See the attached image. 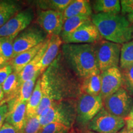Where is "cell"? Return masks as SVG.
<instances>
[{
	"label": "cell",
	"instance_id": "obj_1",
	"mask_svg": "<svg viewBox=\"0 0 133 133\" xmlns=\"http://www.w3.org/2000/svg\"><path fill=\"white\" fill-rule=\"evenodd\" d=\"M40 78L43 102L76 100L82 94V80L71 70L61 52Z\"/></svg>",
	"mask_w": 133,
	"mask_h": 133
},
{
	"label": "cell",
	"instance_id": "obj_2",
	"mask_svg": "<svg viewBox=\"0 0 133 133\" xmlns=\"http://www.w3.org/2000/svg\"><path fill=\"white\" fill-rule=\"evenodd\" d=\"M61 54L66 64L81 80L100 74L96 60L94 44H62Z\"/></svg>",
	"mask_w": 133,
	"mask_h": 133
},
{
	"label": "cell",
	"instance_id": "obj_3",
	"mask_svg": "<svg viewBox=\"0 0 133 133\" xmlns=\"http://www.w3.org/2000/svg\"><path fill=\"white\" fill-rule=\"evenodd\" d=\"M101 37L106 41L122 45L132 40L131 24L125 16L114 14H94L91 16Z\"/></svg>",
	"mask_w": 133,
	"mask_h": 133
},
{
	"label": "cell",
	"instance_id": "obj_4",
	"mask_svg": "<svg viewBox=\"0 0 133 133\" xmlns=\"http://www.w3.org/2000/svg\"><path fill=\"white\" fill-rule=\"evenodd\" d=\"M76 100L54 101L39 116L41 127L51 123H58L72 128L76 119Z\"/></svg>",
	"mask_w": 133,
	"mask_h": 133
},
{
	"label": "cell",
	"instance_id": "obj_5",
	"mask_svg": "<svg viewBox=\"0 0 133 133\" xmlns=\"http://www.w3.org/2000/svg\"><path fill=\"white\" fill-rule=\"evenodd\" d=\"M103 107L101 96H92L82 93L76 100V127L83 131L87 130L90 121Z\"/></svg>",
	"mask_w": 133,
	"mask_h": 133
},
{
	"label": "cell",
	"instance_id": "obj_6",
	"mask_svg": "<svg viewBox=\"0 0 133 133\" xmlns=\"http://www.w3.org/2000/svg\"><path fill=\"white\" fill-rule=\"evenodd\" d=\"M94 45L96 62L101 73L111 68L118 67L121 44L101 40Z\"/></svg>",
	"mask_w": 133,
	"mask_h": 133
},
{
	"label": "cell",
	"instance_id": "obj_7",
	"mask_svg": "<svg viewBox=\"0 0 133 133\" xmlns=\"http://www.w3.org/2000/svg\"><path fill=\"white\" fill-rule=\"evenodd\" d=\"M124 126V118L110 114L103 107L90 121L87 129L96 133H117Z\"/></svg>",
	"mask_w": 133,
	"mask_h": 133
},
{
	"label": "cell",
	"instance_id": "obj_8",
	"mask_svg": "<svg viewBox=\"0 0 133 133\" xmlns=\"http://www.w3.org/2000/svg\"><path fill=\"white\" fill-rule=\"evenodd\" d=\"M47 38L46 33L38 25L27 27L14 38V58L18 54L44 42Z\"/></svg>",
	"mask_w": 133,
	"mask_h": 133
},
{
	"label": "cell",
	"instance_id": "obj_9",
	"mask_svg": "<svg viewBox=\"0 0 133 133\" xmlns=\"http://www.w3.org/2000/svg\"><path fill=\"white\" fill-rule=\"evenodd\" d=\"M103 107L114 115L124 118L133 107V97L123 88L103 100Z\"/></svg>",
	"mask_w": 133,
	"mask_h": 133
},
{
	"label": "cell",
	"instance_id": "obj_10",
	"mask_svg": "<svg viewBox=\"0 0 133 133\" xmlns=\"http://www.w3.org/2000/svg\"><path fill=\"white\" fill-rule=\"evenodd\" d=\"M34 18L32 9L19 11L0 28V37L15 38L29 26Z\"/></svg>",
	"mask_w": 133,
	"mask_h": 133
},
{
	"label": "cell",
	"instance_id": "obj_11",
	"mask_svg": "<svg viewBox=\"0 0 133 133\" xmlns=\"http://www.w3.org/2000/svg\"><path fill=\"white\" fill-rule=\"evenodd\" d=\"M61 39L64 44H94L102 38L91 19Z\"/></svg>",
	"mask_w": 133,
	"mask_h": 133
},
{
	"label": "cell",
	"instance_id": "obj_12",
	"mask_svg": "<svg viewBox=\"0 0 133 133\" xmlns=\"http://www.w3.org/2000/svg\"><path fill=\"white\" fill-rule=\"evenodd\" d=\"M64 22L62 12L50 10L38 11L36 19V24L46 33L48 37L60 36Z\"/></svg>",
	"mask_w": 133,
	"mask_h": 133
},
{
	"label": "cell",
	"instance_id": "obj_13",
	"mask_svg": "<svg viewBox=\"0 0 133 133\" xmlns=\"http://www.w3.org/2000/svg\"><path fill=\"white\" fill-rule=\"evenodd\" d=\"M102 100L112 95L122 88V75L119 67H113L101 73Z\"/></svg>",
	"mask_w": 133,
	"mask_h": 133
},
{
	"label": "cell",
	"instance_id": "obj_14",
	"mask_svg": "<svg viewBox=\"0 0 133 133\" xmlns=\"http://www.w3.org/2000/svg\"><path fill=\"white\" fill-rule=\"evenodd\" d=\"M26 108L25 103L8 105V113L5 122L12 126L17 133H24L27 120Z\"/></svg>",
	"mask_w": 133,
	"mask_h": 133
},
{
	"label": "cell",
	"instance_id": "obj_15",
	"mask_svg": "<svg viewBox=\"0 0 133 133\" xmlns=\"http://www.w3.org/2000/svg\"><path fill=\"white\" fill-rule=\"evenodd\" d=\"M48 44V38L44 41V44L37 53L35 57L31 60V62H30L26 65L25 66L19 74H18L19 79L20 87L21 84L26 81L29 79H33L34 78L38 77L39 75L40 74V62L42 59V57L45 52L46 48Z\"/></svg>",
	"mask_w": 133,
	"mask_h": 133
},
{
	"label": "cell",
	"instance_id": "obj_16",
	"mask_svg": "<svg viewBox=\"0 0 133 133\" xmlns=\"http://www.w3.org/2000/svg\"><path fill=\"white\" fill-rule=\"evenodd\" d=\"M48 38V44L40 62L39 73L43 74L54 62L60 53L63 42L60 36H52Z\"/></svg>",
	"mask_w": 133,
	"mask_h": 133
},
{
	"label": "cell",
	"instance_id": "obj_17",
	"mask_svg": "<svg viewBox=\"0 0 133 133\" xmlns=\"http://www.w3.org/2000/svg\"><path fill=\"white\" fill-rule=\"evenodd\" d=\"M62 14L64 20L75 16L91 17L92 15V5L89 1L72 0Z\"/></svg>",
	"mask_w": 133,
	"mask_h": 133
},
{
	"label": "cell",
	"instance_id": "obj_18",
	"mask_svg": "<svg viewBox=\"0 0 133 133\" xmlns=\"http://www.w3.org/2000/svg\"><path fill=\"white\" fill-rule=\"evenodd\" d=\"M44 41L35 47L18 54L14 58H13L9 62V64L12 66L13 71L17 74H19L25 66L35 57L36 55L44 44Z\"/></svg>",
	"mask_w": 133,
	"mask_h": 133
},
{
	"label": "cell",
	"instance_id": "obj_19",
	"mask_svg": "<svg viewBox=\"0 0 133 133\" xmlns=\"http://www.w3.org/2000/svg\"><path fill=\"white\" fill-rule=\"evenodd\" d=\"M41 97H42V91H41V78H39L36 81L32 94L29 101L26 103V118L29 119L30 118L37 115L38 109L40 104Z\"/></svg>",
	"mask_w": 133,
	"mask_h": 133
},
{
	"label": "cell",
	"instance_id": "obj_20",
	"mask_svg": "<svg viewBox=\"0 0 133 133\" xmlns=\"http://www.w3.org/2000/svg\"><path fill=\"white\" fill-rule=\"evenodd\" d=\"M37 78L38 77L34 78L22 83L19 88V92L13 99L10 100L8 104V105H12L15 104H22V103L26 104L32 94L36 82L38 79Z\"/></svg>",
	"mask_w": 133,
	"mask_h": 133
},
{
	"label": "cell",
	"instance_id": "obj_21",
	"mask_svg": "<svg viewBox=\"0 0 133 133\" xmlns=\"http://www.w3.org/2000/svg\"><path fill=\"white\" fill-rule=\"evenodd\" d=\"M92 9L96 14H118L121 11L118 0H96L92 1Z\"/></svg>",
	"mask_w": 133,
	"mask_h": 133
},
{
	"label": "cell",
	"instance_id": "obj_22",
	"mask_svg": "<svg viewBox=\"0 0 133 133\" xmlns=\"http://www.w3.org/2000/svg\"><path fill=\"white\" fill-rule=\"evenodd\" d=\"M81 89L82 93L92 96H100L101 91V74L92 75L83 79Z\"/></svg>",
	"mask_w": 133,
	"mask_h": 133
},
{
	"label": "cell",
	"instance_id": "obj_23",
	"mask_svg": "<svg viewBox=\"0 0 133 133\" xmlns=\"http://www.w3.org/2000/svg\"><path fill=\"white\" fill-rule=\"evenodd\" d=\"M19 5L14 1H0V28L19 12Z\"/></svg>",
	"mask_w": 133,
	"mask_h": 133
},
{
	"label": "cell",
	"instance_id": "obj_24",
	"mask_svg": "<svg viewBox=\"0 0 133 133\" xmlns=\"http://www.w3.org/2000/svg\"><path fill=\"white\" fill-rule=\"evenodd\" d=\"M91 19V17L88 16H75L64 20L61 38L72 33L83 24Z\"/></svg>",
	"mask_w": 133,
	"mask_h": 133
},
{
	"label": "cell",
	"instance_id": "obj_25",
	"mask_svg": "<svg viewBox=\"0 0 133 133\" xmlns=\"http://www.w3.org/2000/svg\"><path fill=\"white\" fill-rule=\"evenodd\" d=\"M72 0H44L35 1L41 11H54L63 12Z\"/></svg>",
	"mask_w": 133,
	"mask_h": 133
},
{
	"label": "cell",
	"instance_id": "obj_26",
	"mask_svg": "<svg viewBox=\"0 0 133 133\" xmlns=\"http://www.w3.org/2000/svg\"><path fill=\"white\" fill-rule=\"evenodd\" d=\"M1 87L4 96H8L9 99V97L13 99L19 91L20 84L18 74L13 71L3 83Z\"/></svg>",
	"mask_w": 133,
	"mask_h": 133
},
{
	"label": "cell",
	"instance_id": "obj_27",
	"mask_svg": "<svg viewBox=\"0 0 133 133\" xmlns=\"http://www.w3.org/2000/svg\"><path fill=\"white\" fill-rule=\"evenodd\" d=\"M119 65L121 70L133 65V40L121 45Z\"/></svg>",
	"mask_w": 133,
	"mask_h": 133
},
{
	"label": "cell",
	"instance_id": "obj_28",
	"mask_svg": "<svg viewBox=\"0 0 133 133\" xmlns=\"http://www.w3.org/2000/svg\"><path fill=\"white\" fill-rule=\"evenodd\" d=\"M14 40L12 38L0 37V56L9 62L14 56Z\"/></svg>",
	"mask_w": 133,
	"mask_h": 133
},
{
	"label": "cell",
	"instance_id": "obj_29",
	"mask_svg": "<svg viewBox=\"0 0 133 133\" xmlns=\"http://www.w3.org/2000/svg\"><path fill=\"white\" fill-rule=\"evenodd\" d=\"M122 75V88L133 96V65L124 70H121Z\"/></svg>",
	"mask_w": 133,
	"mask_h": 133
},
{
	"label": "cell",
	"instance_id": "obj_30",
	"mask_svg": "<svg viewBox=\"0 0 133 133\" xmlns=\"http://www.w3.org/2000/svg\"><path fill=\"white\" fill-rule=\"evenodd\" d=\"M70 130L64 124L58 123H51L41 127L38 133H68Z\"/></svg>",
	"mask_w": 133,
	"mask_h": 133
},
{
	"label": "cell",
	"instance_id": "obj_31",
	"mask_svg": "<svg viewBox=\"0 0 133 133\" xmlns=\"http://www.w3.org/2000/svg\"><path fill=\"white\" fill-rule=\"evenodd\" d=\"M41 128L39 116L36 115L27 119L24 133H38Z\"/></svg>",
	"mask_w": 133,
	"mask_h": 133
},
{
	"label": "cell",
	"instance_id": "obj_32",
	"mask_svg": "<svg viewBox=\"0 0 133 133\" xmlns=\"http://www.w3.org/2000/svg\"><path fill=\"white\" fill-rule=\"evenodd\" d=\"M120 4L121 14L127 16L133 14V0H122Z\"/></svg>",
	"mask_w": 133,
	"mask_h": 133
},
{
	"label": "cell",
	"instance_id": "obj_33",
	"mask_svg": "<svg viewBox=\"0 0 133 133\" xmlns=\"http://www.w3.org/2000/svg\"><path fill=\"white\" fill-rule=\"evenodd\" d=\"M12 72V67L10 64L0 70V86L2 85L4 81Z\"/></svg>",
	"mask_w": 133,
	"mask_h": 133
},
{
	"label": "cell",
	"instance_id": "obj_34",
	"mask_svg": "<svg viewBox=\"0 0 133 133\" xmlns=\"http://www.w3.org/2000/svg\"><path fill=\"white\" fill-rule=\"evenodd\" d=\"M8 113V104L2 102L0 104V129L2 127Z\"/></svg>",
	"mask_w": 133,
	"mask_h": 133
},
{
	"label": "cell",
	"instance_id": "obj_35",
	"mask_svg": "<svg viewBox=\"0 0 133 133\" xmlns=\"http://www.w3.org/2000/svg\"><path fill=\"white\" fill-rule=\"evenodd\" d=\"M0 133H17V131L12 126L5 122L0 129Z\"/></svg>",
	"mask_w": 133,
	"mask_h": 133
},
{
	"label": "cell",
	"instance_id": "obj_36",
	"mask_svg": "<svg viewBox=\"0 0 133 133\" xmlns=\"http://www.w3.org/2000/svg\"><path fill=\"white\" fill-rule=\"evenodd\" d=\"M124 119L125 121L126 127L129 129H133V107L128 115L124 118Z\"/></svg>",
	"mask_w": 133,
	"mask_h": 133
},
{
	"label": "cell",
	"instance_id": "obj_37",
	"mask_svg": "<svg viewBox=\"0 0 133 133\" xmlns=\"http://www.w3.org/2000/svg\"><path fill=\"white\" fill-rule=\"evenodd\" d=\"M9 64V62H8L7 60H6L4 57H3L2 56H0V70Z\"/></svg>",
	"mask_w": 133,
	"mask_h": 133
},
{
	"label": "cell",
	"instance_id": "obj_38",
	"mask_svg": "<svg viewBox=\"0 0 133 133\" xmlns=\"http://www.w3.org/2000/svg\"><path fill=\"white\" fill-rule=\"evenodd\" d=\"M126 18L128 20L129 23L131 24V29H132V36H133V14H129L126 16ZM133 40V39H132Z\"/></svg>",
	"mask_w": 133,
	"mask_h": 133
},
{
	"label": "cell",
	"instance_id": "obj_39",
	"mask_svg": "<svg viewBox=\"0 0 133 133\" xmlns=\"http://www.w3.org/2000/svg\"><path fill=\"white\" fill-rule=\"evenodd\" d=\"M117 133H133V129H129L125 127L123 128L122 129H121V130Z\"/></svg>",
	"mask_w": 133,
	"mask_h": 133
},
{
	"label": "cell",
	"instance_id": "obj_40",
	"mask_svg": "<svg viewBox=\"0 0 133 133\" xmlns=\"http://www.w3.org/2000/svg\"><path fill=\"white\" fill-rule=\"evenodd\" d=\"M4 98V92H3L2 87H1V86H0V104L2 102V101Z\"/></svg>",
	"mask_w": 133,
	"mask_h": 133
},
{
	"label": "cell",
	"instance_id": "obj_41",
	"mask_svg": "<svg viewBox=\"0 0 133 133\" xmlns=\"http://www.w3.org/2000/svg\"><path fill=\"white\" fill-rule=\"evenodd\" d=\"M81 133H96L95 132H93L92 131H89V130H85L84 131H83V132H81Z\"/></svg>",
	"mask_w": 133,
	"mask_h": 133
},
{
	"label": "cell",
	"instance_id": "obj_42",
	"mask_svg": "<svg viewBox=\"0 0 133 133\" xmlns=\"http://www.w3.org/2000/svg\"><path fill=\"white\" fill-rule=\"evenodd\" d=\"M68 133H77V132H76V131L72 128L70 129V130L69 131V132Z\"/></svg>",
	"mask_w": 133,
	"mask_h": 133
}]
</instances>
